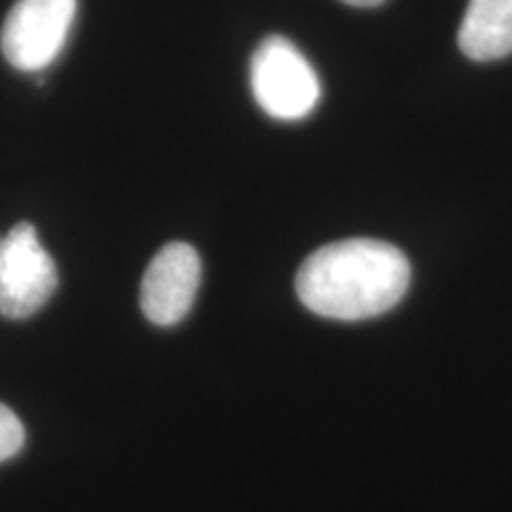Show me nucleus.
Returning a JSON list of instances; mask_svg holds the SVG:
<instances>
[{
    "instance_id": "f257e3e1",
    "label": "nucleus",
    "mask_w": 512,
    "mask_h": 512,
    "mask_svg": "<svg viewBox=\"0 0 512 512\" xmlns=\"http://www.w3.org/2000/svg\"><path fill=\"white\" fill-rule=\"evenodd\" d=\"M411 285V264L399 247L354 238L320 247L297 271V297L316 316L366 320L394 309Z\"/></svg>"
},
{
    "instance_id": "f03ea898",
    "label": "nucleus",
    "mask_w": 512,
    "mask_h": 512,
    "mask_svg": "<svg viewBox=\"0 0 512 512\" xmlns=\"http://www.w3.org/2000/svg\"><path fill=\"white\" fill-rule=\"evenodd\" d=\"M249 83L256 105L268 117L299 121L320 102V79L290 38L268 36L249 62Z\"/></svg>"
},
{
    "instance_id": "7ed1b4c3",
    "label": "nucleus",
    "mask_w": 512,
    "mask_h": 512,
    "mask_svg": "<svg viewBox=\"0 0 512 512\" xmlns=\"http://www.w3.org/2000/svg\"><path fill=\"white\" fill-rule=\"evenodd\" d=\"M57 290V266L31 223H17L0 240V316L24 320Z\"/></svg>"
},
{
    "instance_id": "20e7f679",
    "label": "nucleus",
    "mask_w": 512,
    "mask_h": 512,
    "mask_svg": "<svg viewBox=\"0 0 512 512\" xmlns=\"http://www.w3.org/2000/svg\"><path fill=\"white\" fill-rule=\"evenodd\" d=\"M76 17V0H17L0 31L5 60L19 72H43L57 60Z\"/></svg>"
},
{
    "instance_id": "39448f33",
    "label": "nucleus",
    "mask_w": 512,
    "mask_h": 512,
    "mask_svg": "<svg viewBox=\"0 0 512 512\" xmlns=\"http://www.w3.org/2000/svg\"><path fill=\"white\" fill-rule=\"evenodd\" d=\"M202 280V261L188 242H169L155 254L140 285V309L150 323H181L192 309Z\"/></svg>"
},
{
    "instance_id": "423d86ee",
    "label": "nucleus",
    "mask_w": 512,
    "mask_h": 512,
    "mask_svg": "<svg viewBox=\"0 0 512 512\" xmlns=\"http://www.w3.org/2000/svg\"><path fill=\"white\" fill-rule=\"evenodd\" d=\"M458 46L475 62L512 53V0H470L458 29Z\"/></svg>"
},
{
    "instance_id": "0eeeda50",
    "label": "nucleus",
    "mask_w": 512,
    "mask_h": 512,
    "mask_svg": "<svg viewBox=\"0 0 512 512\" xmlns=\"http://www.w3.org/2000/svg\"><path fill=\"white\" fill-rule=\"evenodd\" d=\"M24 425L8 406L0 403V463L17 456L24 446Z\"/></svg>"
},
{
    "instance_id": "6e6552de",
    "label": "nucleus",
    "mask_w": 512,
    "mask_h": 512,
    "mask_svg": "<svg viewBox=\"0 0 512 512\" xmlns=\"http://www.w3.org/2000/svg\"><path fill=\"white\" fill-rule=\"evenodd\" d=\"M342 3L354 5V8H375V5L384 3V0H342Z\"/></svg>"
}]
</instances>
